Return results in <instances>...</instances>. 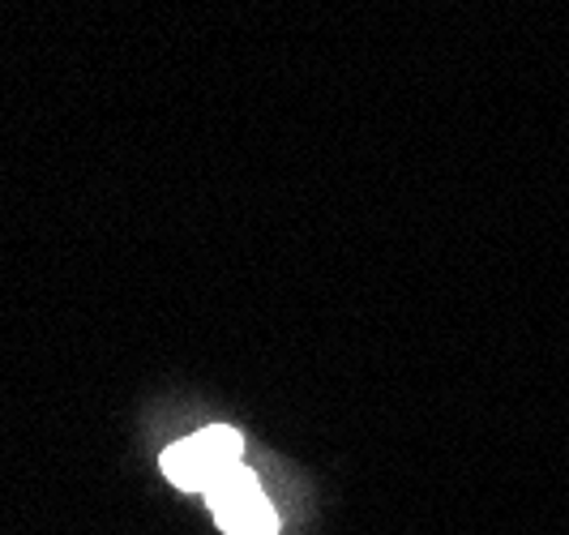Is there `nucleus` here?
<instances>
[{
  "instance_id": "nucleus-2",
  "label": "nucleus",
  "mask_w": 569,
  "mask_h": 535,
  "mask_svg": "<svg viewBox=\"0 0 569 535\" xmlns=\"http://www.w3.org/2000/svg\"><path fill=\"white\" fill-rule=\"evenodd\" d=\"M206 502H210L219 527L228 535H279V514L266 502L261 484H257L253 472L244 463L231 467L219 484H210L206 488Z\"/></svg>"
},
{
  "instance_id": "nucleus-1",
  "label": "nucleus",
  "mask_w": 569,
  "mask_h": 535,
  "mask_svg": "<svg viewBox=\"0 0 569 535\" xmlns=\"http://www.w3.org/2000/svg\"><path fill=\"white\" fill-rule=\"evenodd\" d=\"M231 467H240V433H231V428L193 433L163 454L168 479L176 488H189V493H206L210 484L228 476Z\"/></svg>"
}]
</instances>
